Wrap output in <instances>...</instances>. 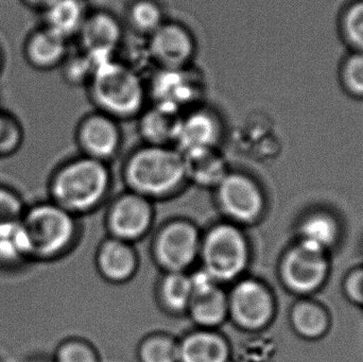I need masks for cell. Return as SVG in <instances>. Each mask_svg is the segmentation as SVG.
<instances>
[{
  "instance_id": "23",
  "label": "cell",
  "mask_w": 363,
  "mask_h": 362,
  "mask_svg": "<svg viewBox=\"0 0 363 362\" xmlns=\"http://www.w3.org/2000/svg\"><path fill=\"white\" fill-rule=\"evenodd\" d=\"M188 310L194 322L202 327H216L228 315V298L218 286L208 290L194 293Z\"/></svg>"
},
{
  "instance_id": "24",
  "label": "cell",
  "mask_w": 363,
  "mask_h": 362,
  "mask_svg": "<svg viewBox=\"0 0 363 362\" xmlns=\"http://www.w3.org/2000/svg\"><path fill=\"white\" fill-rule=\"evenodd\" d=\"M338 33L347 50L363 52V0H351L341 9Z\"/></svg>"
},
{
  "instance_id": "36",
  "label": "cell",
  "mask_w": 363,
  "mask_h": 362,
  "mask_svg": "<svg viewBox=\"0 0 363 362\" xmlns=\"http://www.w3.org/2000/svg\"><path fill=\"white\" fill-rule=\"evenodd\" d=\"M23 2V6L27 8L31 9V10L38 11V12H42L44 9H46L51 2L55 0H21Z\"/></svg>"
},
{
  "instance_id": "7",
  "label": "cell",
  "mask_w": 363,
  "mask_h": 362,
  "mask_svg": "<svg viewBox=\"0 0 363 362\" xmlns=\"http://www.w3.org/2000/svg\"><path fill=\"white\" fill-rule=\"evenodd\" d=\"M153 104L164 106L183 114L201 106L205 93L202 74L190 65L183 68H157L147 85Z\"/></svg>"
},
{
  "instance_id": "33",
  "label": "cell",
  "mask_w": 363,
  "mask_h": 362,
  "mask_svg": "<svg viewBox=\"0 0 363 362\" xmlns=\"http://www.w3.org/2000/svg\"><path fill=\"white\" fill-rule=\"evenodd\" d=\"M55 362H99L95 350L82 340L62 342L52 357Z\"/></svg>"
},
{
  "instance_id": "8",
  "label": "cell",
  "mask_w": 363,
  "mask_h": 362,
  "mask_svg": "<svg viewBox=\"0 0 363 362\" xmlns=\"http://www.w3.org/2000/svg\"><path fill=\"white\" fill-rule=\"evenodd\" d=\"M151 62L157 68H183L192 65L196 42L192 32L183 23L166 21L147 38Z\"/></svg>"
},
{
  "instance_id": "2",
  "label": "cell",
  "mask_w": 363,
  "mask_h": 362,
  "mask_svg": "<svg viewBox=\"0 0 363 362\" xmlns=\"http://www.w3.org/2000/svg\"><path fill=\"white\" fill-rule=\"evenodd\" d=\"M87 89L97 110L118 121L138 118L149 97L140 72L115 57L95 68Z\"/></svg>"
},
{
  "instance_id": "38",
  "label": "cell",
  "mask_w": 363,
  "mask_h": 362,
  "mask_svg": "<svg viewBox=\"0 0 363 362\" xmlns=\"http://www.w3.org/2000/svg\"><path fill=\"white\" fill-rule=\"evenodd\" d=\"M4 53H2L1 48H0V76H1L2 69H4Z\"/></svg>"
},
{
  "instance_id": "10",
  "label": "cell",
  "mask_w": 363,
  "mask_h": 362,
  "mask_svg": "<svg viewBox=\"0 0 363 362\" xmlns=\"http://www.w3.org/2000/svg\"><path fill=\"white\" fill-rule=\"evenodd\" d=\"M76 38L79 49L87 53L97 67L114 59L123 42V27L116 15L108 11H89Z\"/></svg>"
},
{
  "instance_id": "14",
  "label": "cell",
  "mask_w": 363,
  "mask_h": 362,
  "mask_svg": "<svg viewBox=\"0 0 363 362\" xmlns=\"http://www.w3.org/2000/svg\"><path fill=\"white\" fill-rule=\"evenodd\" d=\"M76 137L84 157L104 162L118 150L121 131L117 119L97 110L81 119Z\"/></svg>"
},
{
  "instance_id": "35",
  "label": "cell",
  "mask_w": 363,
  "mask_h": 362,
  "mask_svg": "<svg viewBox=\"0 0 363 362\" xmlns=\"http://www.w3.org/2000/svg\"><path fill=\"white\" fill-rule=\"evenodd\" d=\"M345 297L353 305L363 310V265L356 266L349 270L342 281Z\"/></svg>"
},
{
  "instance_id": "26",
  "label": "cell",
  "mask_w": 363,
  "mask_h": 362,
  "mask_svg": "<svg viewBox=\"0 0 363 362\" xmlns=\"http://www.w3.org/2000/svg\"><path fill=\"white\" fill-rule=\"evenodd\" d=\"M338 82L345 95L363 101V52L347 51L338 67Z\"/></svg>"
},
{
  "instance_id": "15",
  "label": "cell",
  "mask_w": 363,
  "mask_h": 362,
  "mask_svg": "<svg viewBox=\"0 0 363 362\" xmlns=\"http://www.w3.org/2000/svg\"><path fill=\"white\" fill-rule=\"evenodd\" d=\"M69 52L70 40L42 23L28 33L23 45V59L30 67L38 72L61 67Z\"/></svg>"
},
{
  "instance_id": "3",
  "label": "cell",
  "mask_w": 363,
  "mask_h": 362,
  "mask_svg": "<svg viewBox=\"0 0 363 362\" xmlns=\"http://www.w3.org/2000/svg\"><path fill=\"white\" fill-rule=\"evenodd\" d=\"M108 184V170L101 161L79 157L53 172L49 180V200L72 215L86 212L99 203Z\"/></svg>"
},
{
  "instance_id": "11",
  "label": "cell",
  "mask_w": 363,
  "mask_h": 362,
  "mask_svg": "<svg viewBox=\"0 0 363 362\" xmlns=\"http://www.w3.org/2000/svg\"><path fill=\"white\" fill-rule=\"evenodd\" d=\"M218 199L228 216L239 222H254L264 210V193L252 179L240 174H225L219 182Z\"/></svg>"
},
{
  "instance_id": "1",
  "label": "cell",
  "mask_w": 363,
  "mask_h": 362,
  "mask_svg": "<svg viewBox=\"0 0 363 362\" xmlns=\"http://www.w3.org/2000/svg\"><path fill=\"white\" fill-rule=\"evenodd\" d=\"M76 231L74 215L49 200L28 205L15 234L29 263H46L69 250Z\"/></svg>"
},
{
  "instance_id": "18",
  "label": "cell",
  "mask_w": 363,
  "mask_h": 362,
  "mask_svg": "<svg viewBox=\"0 0 363 362\" xmlns=\"http://www.w3.org/2000/svg\"><path fill=\"white\" fill-rule=\"evenodd\" d=\"M290 325L294 333L307 341H318L332 327L330 310L313 297L300 298L290 308Z\"/></svg>"
},
{
  "instance_id": "22",
  "label": "cell",
  "mask_w": 363,
  "mask_h": 362,
  "mask_svg": "<svg viewBox=\"0 0 363 362\" xmlns=\"http://www.w3.org/2000/svg\"><path fill=\"white\" fill-rule=\"evenodd\" d=\"M98 265L106 278L113 282H123L135 270V254L123 240L117 238L108 240L100 249Z\"/></svg>"
},
{
  "instance_id": "28",
  "label": "cell",
  "mask_w": 363,
  "mask_h": 362,
  "mask_svg": "<svg viewBox=\"0 0 363 362\" xmlns=\"http://www.w3.org/2000/svg\"><path fill=\"white\" fill-rule=\"evenodd\" d=\"M27 206L16 189L0 184V236L16 231Z\"/></svg>"
},
{
  "instance_id": "30",
  "label": "cell",
  "mask_w": 363,
  "mask_h": 362,
  "mask_svg": "<svg viewBox=\"0 0 363 362\" xmlns=\"http://www.w3.org/2000/svg\"><path fill=\"white\" fill-rule=\"evenodd\" d=\"M25 140V131L19 119L9 111L0 108V159L18 152Z\"/></svg>"
},
{
  "instance_id": "29",
  "label": "cell",
  "mask_w": 363,
  "mask_h": 362,
  "mask_svg": "<svg viewBox=\"0 0 363 362\" xmlns=\"http://www.w3.org/2000/svg\"><path fill=\"white\" fill-rule=\"evenodd\" d=\"M164 304L174 312L187 310L192 298L191 281L183 272H170L162 283Z\"/></svg>"
},
{
  "instance_id": "19",
  "label": "cell",
  "mask_w": 363,
  "mask_h": 362,
  "mask_svg": "<svg viewBox=\"0 0 363 362\" xmlns=\"http://www.w3.org/2000/svg\"><path fill=\"white\" fill-rule=\"evenodd\" d=\"M89 12L85 0H55L40 12L42 25L72 40L78 35Z\"/></svg>"
},
{
  "instance_id": "27",
  "label": "cell",
  "mask_w": 363,
  "mask_h": 362,
  "mask_svg": "<svg viewBox=\"0 0 363 362\" xmlns=\"http://www.w3.org/2000/svg\"><path fill=\"white\" fill-rule=\"evenodd\" d=\"M183 157L185 161L186 176L190 174L199 182L206 183V184L216 181L220 182L225 176L223 174V163L219 157L213 154V149L183 155Z\"/></svg>"
},
{
  "instance_id": "31",
  "label": "cell",
  "mask_w": 363,
  "mask_h": 362,
  "mask_svg": "<svg viewBox=\"0 0 363 362\" xmlns=\"http://www.w3.org/2000/svg\"><path fill=\"white\" fill-rule=\"evenodd\" d=\"M62 76L72 85H86L95 72L96 64L87 53L79 49L77 52L70 50L69 55L61 65Z\"/></svg>"
},
{
  "instance_id": "12",
  "label": "cell",
  "mask_w": 363,
  "mask_h": 362,
  "mask_svg": "<svg viewBox=\"0 0 363 362\" xmlns=\"http://www.w3.org/2000/svg\"><path fill=\"white\" fill-rule=\"evenodd\" d=\"M221 132L220 117L201 104L181 115L174 144L183 155L213 150Z\"/></svg>"
},
{
  "instance_id": "17",
  "label": "cell",
  "mask_w": 363,
  "mask_h": 362,
  "mask_svg": "<svg viewBox=\"0 0 363 362\" xmlns=\"http://www.w3.org/2000/svg\"><path fill=\"white\" fill-rule=\"evenodd\" d=\"M150 222V205L138 193L121 198L113 206L108 218L111 231L117 239L123 242L144 235Z\"/></svg>"
},
{
  "instance_id": "34",
  "label": "cell",
  "mask_w": 363,
  "mask_h": 362,
  "mask_svg": "<svg viewBox=\"0 0 363 362\" xmlns=\"http://www.w3.org/2000/svg\"><path fill=\"white\" fill-rule=\"evenodd\" d=\"M15 232L0 236V270H17L29 263L17 242Z\"/></svg>"
},
{
  "instance_id": "6",
  "label": "cell",
  "mask_w": 363,
  "mask_h": 362,
  "mask_svg": "<svg viewBox=\"0 0 363 362\" xmlns=\"http://www.w3.org/2000/svg\"><path fill=\"white\" fill-rule=\"evenodd\" d=\"M204 270L218 283L238 278L249 261V247L240 231L230 225L213 227L200 247Z\"/></svg>"
},
{
  "instance_id": "37",
  "label": "cell",
  "mask_w": 363,
  "mask_h": 362,
  "mask_svg": "<svg viewBox=\"0 0 363 362\" xmlns=\"http://www.w3.org/2000/svg\"><path fill=\"white\" fill-rule=\"evenodd\" d=\"M26 362H55L53 361L52 357L48 356H33L31 358L28 359Z\"/></svg>"
},
{
  "instance_id": "16",
  "label": "cell",
  "mask_w": 363,
  "mask_h": 362,
  "mask_svg": "<svg viewBox=\"0 0 363 362\" xmlns=\"http://www.w3.org/2000/svg\"><path fill=\"white\" fill-rule=\"evenodd\" d=\"M340 217L330 208H313L301 216L296 225V240L330 253L342 239Z\"/></svg>"
},
{
  "instance_id": "5",
  "label": "cell",
  "mask_w": 363,
  "mask_h": 362,
  "mask_svg": "<svg viewBox=\"0 0 363 362\" xmlns=\"http://www.w3.org/2000/svg\"><path fill=\"white\" fill-rule=\"evenodd\" d=\"M330 270V253L296 240L281 256L279 278L294 295L313 297L325 286Z\"/></svg>"
},
{
  "instance_id": "20",
  "label": "cell",
  "mask_w": 363,
  "mask_h": 362,
  "mask_svg": "<svg viewBox=\"0 0 363 362\" xmlns=\"http://www.w3.org/2000/svg\"><path fill=\"white\" fill-rule=\"evenodd\" d=\"M230 355L225 340L211 332L189 334L179 344V362H228Z\"/></svg>"
},
{
  "instance_id": "9",
  "label": "cell",
  "mask_w": 363,
  "mask_h": 362,
  "mask_svg": "<svg viewBox=\"0 0 363 362\" xmlns=\"http://www.w3.org/2000/svg\"><path fill=\"white\" fill-rule=\"evenodd\" d=\"M228 301L230 312L237 324L243 329H264L274 318L275 299L270 289L259 281L245 280L233 289Z\"/></svg>"
},
{
  "instance_id": "13",
  "label": "cell",
  "mask_w": 363,
  "mask_h": 362,
  "mask_svg": "<svg viewBox=\"0 0 363 362\" xmlns=\"http://www.w3.org/2000/svg\"><path fill=\"white\" fill-rule=\"evenodd\" d=\"M200 247L196 230L189 223L176 221L160 233L155 242V255L160 264L170 272H183L194 263Z\"/></svg>"
},
{
  "instance_id": "21",
  "label": "cell",
  "mask_w": 363,
  "mask_h": 362,
  "mask_svg": "<svg viewBox=\"0 0 363 362\" xmlns=\"http://www.w3.org/2000/svg\"><path fill=\"white\" fill-rule=\"evenodd\" d=\"M181 115L157 104L145 108L138 116V127L143 138L148 145L168 146L174 142Z\"/></svg>"
},
{
  "instance_id": "32",
  "label": "cell",
  "mask_w": 363,
  "mask_h": 362,
  "mask_svg": "<svg viewBox=\"0 0 363 362\" xmlns=\"http://www.w3.org/2000/svg\"><path fill=\"white\" fill-rule=\"evenodd\" d=\"M140 362H179V344L166 336L147 338L140 350Z\"/></svg>"
},
{
  "instance_id": "25",
  "label": "cell",
  "mask_w": 363,
  "mask_h": 362,
  "mask_svg": "<svg viewBox=\"0 0 363 362\" xmlns=\"http://www.w3.org/2000/svg\"><path fill=\"white\" fill-rule=\"evenodd\" d=\"M127 18L131 29L146 38L167 21L163 8L155 0H134L128 8Z\"/></svg>"
},
{
  "instance_id": "4",
  "label": "cell",
  "mask_w": 363,
  "mask_h": 362,
  "mask_svg": "<svg viewBox=\"0 0 363 362\" xmlns=\"http://www.w3.org/2000/svg\"><path fill=\"white\" fill-rule=\"evenodd\" d=\"M125 176L138 195L162 197L180 186L186 176L185 161L179 150L147 144L130 157Z\"/></svg>"
}]
</instances>
